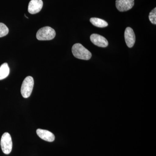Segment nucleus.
Instances as JSON below:
<instances>
[{
  "instance_id": "obj_1",
  "label": "nucleus",
  "mask_w": 156,
  "mask_h": 156,
  "mask_svg": "<svg viewBox=\"0 0 156 156\" xmlns=\"http://www.w3.org/2000/svg\"><path fill=\"white\" fill-rule=\"evenodd\" d=\"M72 51L73 56L79 59L89 60L92 57V53L81 44H76L73 45Z\"/></svg>"
},
{
  "instance_id": "obj_2",
  "label": "nucleus",
  "mask_w": 156,
  "mask_h": 156,
  "mask_svg": "<svg viewBox=\"0 0 156 156\" xmlns=\"http://www.w3.org/2000/svg\"><path fill=\"white\" fill-rule=\"evenodd\" d=\"M56 32L50 27H45L39 29L37 32L36 37L39 41H50L56 36Z\"/></svg>"
},
{
  "instance_id": "obj_3",
  "label": "nucleus",
  "mask_w": 156,
  "mask_h": 156,
  "mask_svg": "<svg viewBox=\"0 0 156 156\" xmlns=\"http://www.w3.org/2000/svg\"><path fill=\"white\" fill-rule=\"evenodd\" d=\"M34 80L33 78L28 76L24 79L21 87V93L23 97L27 98L30 96L33 89Z\"/></svg>"
},
{
  "instance_id": "obj_4",
  "label": "nucleus",
  "mask_w": 156,
  "mask_h": 156,
  "mask_svg": "<svg viewBox=\"0 0 156 156\" xmlns=\"http://www.w3.org/2000/svg\"><path fill=\"white\" fill-rule=\"evenodd\" d=\"M1 146L4 154H9L12 149V141L11 135L8 132L3 134L1 140Z\"/></svg>"
},
{
  "instance_id": "obj_5",
  "label": "nucleus",
  "mask_w": 156,
  "mask_h": 156,
  "mask_svg": "<svg viewBox=\"0 0 156 156\" xmlns=\"http://www.w3.org/2000/svg\"><path fill=\"white\" fill-rule=\"evenodd\" d=\"M116 7L120 12L130 10L134 5V0H116Z\"/></svg>"
},
{
  "instance_id": "obj_6",
  "label": "nucleus",
  "mask_w": 156,
  "mask_h": 156,
  "mask_svg": "<svg viewBox=\"0 0 156 156\" xmlns=\"http://www.w3.org/2000/svg\"><path fill=\"white\" fill-rule=\"evenodd\" d=\"M90 40L94 45L101 48H106L108 45V42L107 39L98 34H94L91 35Z\"/></svg>"
},
{
  "instance_id": "obj_7",
  "label": "nucleus",
  "mask_w": 156,
  "mask_h": 156,
  "mask_svg": "<svg viewBox=\"0 0 156 156\" xmlns=\"http://www.w3.org/2000/svg\"><path fill=\"white\" fill-rule=\"evenodd\" d=\"M124 36L127 46L129 48H132L135 44L136 40L135 34L133 30L131 27H127L125 30Z\"/></svg>"
},
{
  "instance_id": "obj_8",
  "label": "nucleus",
  "mask_w": 156,
  "mask_h": 156,
  "mask_svg": "<svg viewBox=\"0 0 156 156\" xmlns=\"http://www.w3.org/2000/svg\"><path fill=\"white\" fill-rule=\"evenodd\" d=\"M43 6L42 0H31L29 3L28 11L30 14H36L41 10Z\"/></svg>"
},
{
  "instance_id": "obj_9",
  "label": "nucleus",
  "mask_w": 156,
  "mask_h": 156,
  "mask_svg": "<svg viewBox=\"0 0 156 156\" xmlns=\"http://www.w3.org/2000/svg\"><path fill=\"white\" fill-rule=\"evenodd\" d=\"M37 134L40 138L48 142H53L55 140L54 134L48 130L38 129L37 130Z\"/></svg>"
},
{
  "instance_id": "obj_10",
  "label": "nucleus",
  "mask_w": 156,
  "mask_h": 156,
  "mask_svg": "<svg viewBox=\"0 0 156 156\" xmlns=\"http://www.w3.org/2000/svg\"><path fill=\"white\" fill-rule=\"evenodd\" d=\"M90 21L93 25L100 28L105 27L108 26V23L106 21L100 18L92 17L90 18Z\"/></svg>"
},
{
  "instance_id": "obj_11",
  "label": "nucleus",
  "mask_w": 156,
  "mask_h": 156,
  "mask_svg": "<svg viewBox=\"0 0 156 156\" xmlns=\"http://www.w3.org/2000/svg\"><path fill=\"white\" fill-rule=\"evenodd\" d=\"M10 69L7 63H4L0 66V80L5 79L9 75Z\"/></svg>"
},
{
  "instance_id": "obj_12",
  "label": "nucleus",
  "mask_w": 156,
  "mask_h": 156,
  "mask_svg": "<svg viewBox=\"0 0 156 156\" xmlns=\"http://www.w3.org/2000/svg\"><path fill=\"white\" fill-rule=\"evenodd\" d=\"M9 33V29L4 23H0V37L5 36Z\"/></svg>"
},
{
  "instance_id": "obj_13",
  "label": "nucleus",
  "mask_w": 156,
  "mask_h": 156,
  "mask_svg": "<svg viewBox=\"0 0 156 156\" xmlns=\"http://www.w3.org/2000/svg\"><path fill=\"white\" fill-rule=\"evenodd\" d=\"M149 19L150 21L153 24H156V8H154L150 13L149 15Z\"/></svg>"
}]
</instances>
